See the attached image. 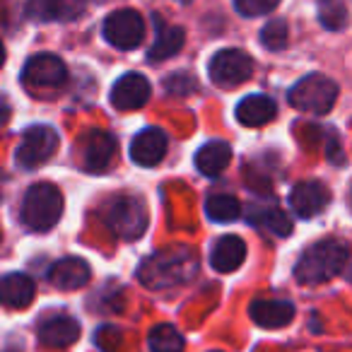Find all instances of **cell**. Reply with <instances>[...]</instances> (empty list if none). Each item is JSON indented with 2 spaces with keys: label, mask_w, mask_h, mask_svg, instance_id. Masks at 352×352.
Instances as JSON below:
<instances>
[{
  "label": "cell",
  "mask_w": 352,
  "mask_h": 352,
  "mask_svg": "<svg viewBox=\"0 0 352 352\" xmlns=\"http://www.w3.org/2000/svg\"><path fill=\"white\" fill-rule=\"evenodd\" d=\"M208 75L217 87H239L254 75V58L241 49H222L208 63Z\"/></svg>",
  "instance_id": "6"
},
{
  "label": "cell",
  "mask_w": 352,
  "mask_h": 352,
  "mask_svg": "<svg viewBox=\"0 0 352 352\" xmlns=\"http://www.w3.org/2000/svg\"><path fill=\"white\" fill-rule=\"evenodd\" d=\"M166 133L160 128H142L131 142V157L140 166H157L166 155Z\"/></svg>",
  "instance_id": "11"
},
{
  "label": "cell",
  "mask_w": 352,
  "mask_h": 352,
  "mask_svg": "<svg viewBox=\"0 0 352 352\" xmlns=\"http://www.w3.org/2000/svg\"><path fill=\"white\" fill-rule=\"evenodd\" d=\"M328 201H331V196L321 182H299L289 193V206L304 220L316 217L328 206Z\"/></svg>",
  "instance_id": "13"
},
{
  "label": "cell",
  "mask_w": 352,
  "mask_h": 352,
  "mask_svg": "<svg viewBox=\"0 0 352 352\" xmlns=\"http://www.w3.org/2000/svg\"><path fill=\"white\" fill-rule=\"evenodd\" d=\"M164 89L169 94H179V97H186L196 89V80L188 73H174L164 80Z\"/></svg>",
  "instance_id": "28"
},
{
  "label": "cell",
  "mask_w": 352,
  "mask_h": 352,
  "mask_svg": "<svg viewBox=\"0 0 352 352\" xmlns=\"http://www.w3.org/2000/svg\"><path fill=\"white\" fill-rule=\"evenodd\" d=\"M63 215V193L54 184H34L22 198V222L30 230L49 232Z\"/></svg>",
  "instance_id": "3"
},
{
  "label": "cell",
  "mask_w": 352,
  "mask_h": 352,
  "mask_svg": "<svg viewBox=\"0 0 352 352\" xmlns=\"http://www.w3.org/2000/svg\"><path fill=\"white\" fill-rule=\"evenodd\" d=\"M58 131L54 126H32L25 131L22 142L17 145V164L25 169H34V166L44 164L54 157L58 150Z\"/></svg>",
  "instance_id": "7"
},
{
  "label": "cell",
  "mask_w": 352,
  "mask_h": 352,
  "mask_svg": "<svg viewBox=\"0 0 352 352\" xmlns=\"http://www.w3.org/2000/svg\"><path fill=\"white\" fill-rule=\"evenodd\" d=\"M289 32H287V22L285 20H270L268 25L261 30V44L268 51H283L287 46Z\"/></svg>",
  "instance_id": "26"
},
{
  "label": "cell",
  "mask_w": 352,
  "mask_h": 352,
  "mask_svg": "<svg viewBox=\"0 0 352 352\" xmlns=\"http://www.w3.org/2000/svg\"><path fill=\"white\" fill-rule=\"evenodd\" d=\"M206 212L212 222H232L239 217L241 206L234 196H227V193H217V196H210L206 203Z\"/></svg>",
  "instance_id": "24"
},
{
  "label": "cell",
  "mask_w": 352,
  "mask_h": 352,
  "mask_svg": "<svg viewBox=\"0 0 352 352\" xmlns=\"http://www.w3.org/2000/svg\"><path fill=\"white\" fill-rule=\"evenodd\" d=\"M345 22H347V12L338 3L321 10V25L328 27V30H340V27H345Z\"/></svg>",
  "instance_id": "29"
},
{
  "label": "cell",
  "mask_w": 352,
  "mask_h": 352,
  "mask_svg": "<svg viewBox=\"0 0 352 352\" xmlns=\"http://www.w3.org/2000/svg\"><path fill=\"white\" fill-rule=\"evenodd\" d=\"M232 162V147L225 140H210L198 150L196 166L203 176H220Z\"/></svg>",
  "instance_id": "21"
},
{
  "label": "cell",
  "mask_w": 352,
  "mask_h": 352,
  "mask_svg": "<svg viewBox=\"0 0 352 352\" xmlns=\"http://www.w3.org/2000/svg\"><path fill=\"white\" fill-rule=\"evenodd\" d=\"M142 36H145V20H142L138 10L123 8V10L111 12L104 20V39L113 49L131 51L142 44Z\"/></svg>",
  "instance_id": "8"
},
{
  "label": "cell",
  "mask_w": 352,
  "mask_h": 352,
  "mask_svg": "<svg viewBox=\"0 0 352 352\" xmlns=\"http://www.w3.org/2000/svg\"><path fill=\"white\" fill-rule=\"evenodd\" d=\"M347 263V246L338 239H323L309 246L294 265V278L302 285H321L336 278Z\"/></svg>",
  "instance_id": "2"
},
{
  "label": "cell",
  "mask_w": 352,
  "mask_h": 352,
  "mask_svg": "<svg viewBox=\"0 0 352 352\" xmlns=\"http://www.w3.org/2000/svg\"><path fill=\"white\" fill-rule=\"evenodd\" d=\"M275 116V102L265 94H249L236 104V121L241 126L258 128L265 126L268 121H273Z\"/></svg>",
  "instance_id": "19"
},
{
  "label": "cell",
  "mask_w": 352,
  "mask_h": 352,
  "mask_svg": "<svg viewBox=\"0 0 352 352\" xmlns=\"http://www.w3.org/2000/svg\"><path fill=\"white\" fill-rule=\"evenodd\" d=\"M182 3H191V0H182Z\"/></svg>",
  "instance_id": "31"
},
{
  "label": "cell",
  "mask_w": 352,
  "mask_h": 352,
  "mask_svg": "<svg viewBox=\"0 0 352 352\" xmlns=\"http://www.w3.org/2000/svg\"><path fill=\"white\" fill-rule=\"evenodd\" d=\"M347 278H350V280H352V268H350V270H347Z\"/></svg>",
  "instance_id": "30"
},
{
  "label": "cell",
  "mask_w": 352,
  "mask_h": 352,
  "mask_svg": "<svg viewBox=\"0 0 352 352\" xmlns=\"http://www.w3.org/2000/svg\"><path fill=\"white\" fill-rule=\"evenodd\" d=\"M36 336L49 347H68L80 338V321L68 314H54L39 323Z\"/></svg>",
  "instance_id": "12"
},
{
  "label": "cell",
  "mask_w": 352,
  "mask_h": 352,
  "mask_svg": "<svg viewBox=\"0 0 352 352\" xmlns=\"http://www.w3.org/2000/svg\"><path fill=\"white\" fill-rule=\"evenodd\" d=\"M102 220L113 236H118L123 241H133L145 234L150 215H147V208L140 198L118 196L113 201H109V206L104 208Z\"/></svg>",
  "instance_id": "4"
},
{
  "label": "cell",
  "mask_w": 352,
  "mask_h": 352,
  "mask_svg": "<svg viewBox=\"0 0 352 352\" xmlns=\"http://www.w3.org/2000/svg\"><path fill=\"white\" fill-rule=\"evenodd\" d=\"M155 22H157V39H155V44L150 46V51H147V58L150 60H166L184 49L186 32H184L182 27L164 25L160 17H157Z\"/></svg>",
  "instance_id": "20"
},
{
  "label": "cell",
  "mask_w": 352,
  "mask_h": 352,
  "mask_svg": "<svg viewBox=\"0 0 352 352\" xmlns=\"http://www.w3.org/2000/svg\"><path fill=\"white\" fill-rule=\"evenodd\" d=\"M3 302L10 309H25L34 299V283L25 273H8L0 283Z\"/></svg>",
  "instance_id": "22"
},
{
  "label": "cell",
  "mask_w": 352,
  "mask_h": 352,
  "mask_svg": "<svg viewBox=\"0 0 352 352\" xmlns=\"http://www.w3.org/2000/svg\"><path fill=\"white\" fill-rule=\"evenodd\" d=\"M152 352H184V336L169 323H160L150 331Z\"/></svg>",
  "instance_id": "23"
},
{
  "label": "cell",
  "mask_w": 352,
  "mask_h": 352,
  "mask_svg": "<svg viewBox=\"0 0 352 352\" xmlns=\"http://www.w3.org/2000/svg\"><path fill=\"white\" fill-rule=\"evenodd\" d=\"M92 278V270H89L87 261L75 258V256H68V258H60L58 263L51 265L49 270V280L51 285H56L58 289H78L85 287Z\"/></svg>",
  "instance_id": "17"
},
{
  "label": "cell",
  "mask_w": 352,
  "mask_h": 352,
  "mask_svg": "<svg viewBox=\"0 0 352 352\" xmlns=\"http://www.w3.org/2000/svg\"><path fill=\"white\" fill-rule=\"evenodd\" d=\"M280 6V0H234V8L239 15L244 17H261L270 15L275 8Z\"/></svg>",
  "instance_id": "27"
},
{
  "label": "cell",
  "mask_w": 352,
  "mask_h": 352,
  "mask_svg": "<svg viewBox=\"0 0 352 352\" xmlns=\"http://www.w3.org/2000/svg\"><path fill=\"white\" fill-rule=\"evenodd\" d=\"M254 222L278 236H289V232H292V220L280 208H263L254 215Z\"/></svg>",
  "instance_id": "25"
},
{
  "label": "cell",
  "mask_w": 352,
  "mask_h": 352,
  "mask_svg": "<svg viewBox=\"0 0 352 352\" xmlns=\"http://www.w3.org/2000/svg\"><path fill=\"white\" fill-rule=\"evenodd\" d=\"M198 273V256L188 246H169L147 256L138 268V280L150 289L186 285Z\"/></svg>",
  "instance_id": "1"
},
{
  "label": "cell",
  "mask_w": 352,
  "mask_h": 352,
  "mask_svg": "<svg viewBox=\"0 0 352 352\" xmlns=\"http://www.w3.org/2000/svg\"><path fill=\"white\" fill-rule=\"evenodd\" d=\"M116 138L107 131H92L85 138L82 147V162L89 171H104L111 164L113 155H116Z\"/></svg>",
  "instance_id": "15"
},
{
  "label": "cell",
  "mask_w": 352,
  "mask_h": 352,
  "mask_svg": "<svg viewBox=\"0 0 352 352\" xmlns=\"http://www.w3.org/2000/svg\"><path fill=\"white\" fill-rule=\"evenodd\" d=\"M68 80V68L65 63L54 54H36L32 56L25 63V70H22V82L27 85L34 92H41V89H58L65 85Z\"/></svg>",
  "instance_id": "9"
},
{
  "label": "cell",
  "mask_w": 352,
  "mask_h": 352,
  "mask_svg": "<svg viewBox=\"0 0 352 352\" xmlns=\"http://www.w3.org/2000/svg\"><path fill=\"white\" fill-rule=\"evenodd\" d=\"M336 99H338V85L321 73H311L307 78L297 80L287 92V102L294 109L307 113H318V116L331 111L336 107Z\"/></svg>",
  "instance_id": "5"
},
{
  "label": "cell",
  "mask_w": 352,
  "mask_h": 352,
  "mask_svg": "<svg viewBox=\"0 0 352 352\" xmlns=\"http://www.w3.org/2000/svg\"><path fill=\"white\" fill-rule=\"evenodd\" d=\"M152 94L150 80L140 73H126L116 80L111 87V104L121 111H131V109H140L147 104Z\"/></svg>",
  "instance_id": "10"
},
{
  "label": "cell",
  "mask_w": 352,
  "mask_h": 352,
  "mask_svg": "<svg viewBox=\"0 0 352 352\" xmlns=\"http://www.w3.org/2000/svg\"><path fill=\"white\" fill-rule=\"evenodd\" d=\"M249 316L261 328H283L294 318V304L287 299H256L249 307Z\"/></svg>",
  "instance_id": "16"
},
{
  "label": "cell",
  "mask_w": 352,
  "mask_h": 352,
  "mask_svg": "<svg viewBox=\"0 0 352 352\" xmlns=\"http://www.w3.org/2000/svg\"><path fill=\"white\" fill-rule=\"evenodd\" d=\"M87 8V0H30L27 15L36 22H56V20H75Z\"/></svg>",
  "instance_id": "14"
},
{
  "label": "cell",
  "mask_w": 352,
  "mask_h": 352,
  "mask_svg": "<svg viewBox=\"0 0 352 352\" xmlns=\"http://www.w3.org/2000/svg\"><path fill=\"white\" fill-rule=\"evenodd\" d=\"M244 261H246V244H244V239H239V236H234V234L217 239L210 251L212 268L220 270V273H232V270L239 268Z\"/></svg>",
  "instance_id": "18"
}]
</instances>
